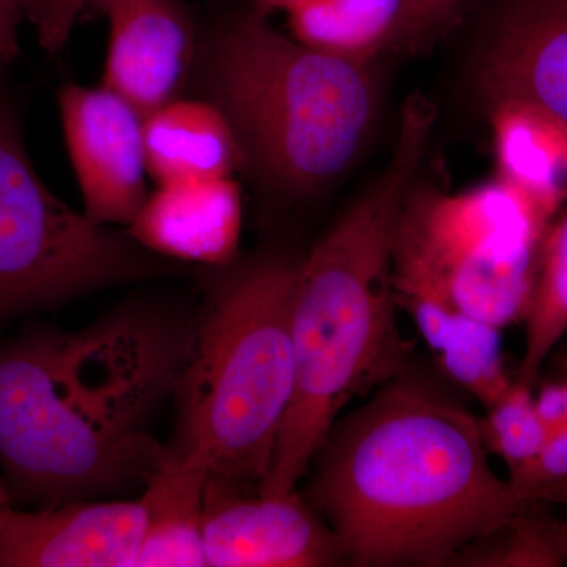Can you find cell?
<instances>
[{"instance_id":"9","label":"cell","mask_w":567,"mask_h":567,"mask_svg":"<svg viewBox=\"0 0 567 567\" xmlns=\"http://www.w3.org/2000/svg\"><path fill=\"white\" fill-rule=\"evenodd\" d=\"M246 486L208 477L204 548L210 567H319L344 561L327 522L297 492L246 494Z\"/></svg>"},{"instance_id":"11","label":"cell","mask_w":567,"mask_h":567,"mask_svg":"<svg viewBox=\"0 0 567 567\" xmlns=\"http://www.w3.org/2000/svg\"><path fill=\"white\" fill-rule=\"evenodd\" d=\"M147 527L145 499L87 502L0 518V567H136Z\"/></svg>"},{"instance_id":"23","label":"cell","mask_w":567,"mask_h":567,"mask_svg":"<svg viewBox=\"0 0 567 567\" xmlns=\"http://www.w3.org/2000/svg\"><path fill=\"white\" fill-rule=\"evenodd\" d=\"M89 3L91 0H29L28 21L35 28L40 47L50 54L62 51Z\"/></svg>"},{"instance_id":"6","label":"cell","mask_w":567,"mask_h":567,"mask_svg":"<svg viewBox=\"0 0 567 567\" xmlns=\"http://www.w3.org/2000/svg\"><path fill=\"white\" fill-rule=\"evenodd\" d=\"M547 224L499 178L462 193L413 181L394 227L398 308L434 352L462 316L499 330L524 319Z\"/></svg>"},{"instance_id":"13","label":"cell","mask_w":567,"mask_h":567,"mask_svg":"<svg viewBox=\"0 0 567 567\" xmlns=\"http://www.w3.org/2000/svg\"><path fill=\"white\" fill-rule=\"evenodd\" d=\"M241 226L244 196L229 175L156 185L125 230L164 259L216 268L237 259Z\"/></svg>"},{"instance_id":"25","label":"cell","mask_w":567,"mask_h":567,"mask_svg":"<svg viewBox=\"0 0 567 567\" xmlns=\"http://www.w3.org/2000/svg\"><path fill=\"white\" fill-rule=\"evenodd\" d=\"M28 9L29 0H0V74L20 58V29Z\"/></svg>"},{"instance_id":"20","label":"cell","mask_w":567,"mask_h":567,"mask_svg":"<svg viewBox=\"0 0 567 567\" xmlns=\"http://www.w3.org/2000/svg\"><path fill=\"white\" fill-rule=\"evenodd\" d=\"M480 431L487 453L502 457L509 470L535 456L550 434L537 416L532 388L518 382L487 409Z\"/></svg>"},{"instance_id":"14","label":"cell","mask_w":567,"mask_h":567,"mask_svg":"<svg viewBox=\"0 0 567 567\" xmlns=\"http://www.w3.org/2000/svg\"><path fill=\"white\" fill-rule=\"evenodd\" d=\"M144 147L155 185L229 177L244 167L229 122L199 96H177L144 115Z\"/></svg>"},{"instance_id":"8","label":"cell","mask_w":567,"mask_h":567,"mask_svg":"<svg viewBox=\"0 0 567 567\" xmlns=\"http://www.w3.org/2000/svg\"><path fill=\"white\" fill-rule=\"evenodd\" d=\"M58 106L82 212L126 229L148 196L144 114L103 84L62 85Z\"/></svg>"},{"instance_id":"27","label":"cell","mask_w":567,"mask_h":567,"mask_svg":"<svg viewBox=\"0 0 567 567\" xmlns=\"http://www.w3.org/2000/svg\"><path fill=\"white\" fill-rule=\"evenodd\" d=\"M249 2H251L254 10L268 17L274 11H286V13H289L290 10L297 9V7L308 2V0H249Z\"/></svg>"},{"instance_id":"29","label":"cell","mask_w":567,"mask_h":567,"mask_svg":"<svg viewBox=\"0 0 567 567\" xmlns=\"http://www.w3.org/2000/svg\"><path fill=\"white\" fill-rule=\"evenodd\" d=\"M550 499H554V502L563 503V505L567 506V483L565 486L559 487L558 491L550 496Z\"/></svg>"},{"instance_id":"16","label":"cell","mask_w":567,"mask_h":567,"mask_svg":"<svg viewBox=\"0 0 567 567\" xmlns=\"http://www.w3.org/2000/svg\"><path fill=\"white\" fill-rule=\"evenodd\" d=\"M290 35L334 58L369 65L380 52L404 47L409 0H308L289 13Z\"/></svg>"},{"instance_id":"17","label":"cell","mask_w":567,"mask_h":567,"mask_svg":"<svg viewBox=\"0 0 567 567\" xmlns=\"http://www.w3.org/2000/svg\"><path fill=\"white\" fill-rule=\"evenodd\" d=\"M208 473L166 458L144 488L147 527L136 567H205L204 517Z\"/></svg>"},{"instance_id":"3","label":"cell","mask_w":567,"mask_h":567,"mask_svg":"<svg viewBox=\"0 0 567 567\" xmlns=\"http://www.w3.org/2000/svg\"><path fill=\"white\" fill-rule=\"evenodd\" d=\"M435 118L434 104L421 93L406 100L385 171L301 257L292 311L293 395L259 486L262 496L292 494L339 413L404 371L410 347L395 319L394 227Z\"/></svg>"},{"instance_id":"26","label":"cell","mask_w":567,"mask_h":567,"mask_svg":"<svg viewBox=\"0 0 567 567\" xmlns=\"http://www.w3.org/2000/svg\"><path fill=\"white\" fill-rule=\"evenodd\" d=\"M537 416L548 432L558 431L567 425V382L544 386L535 398Z\"/></svg>"},{"instance_id":"10","label":"cell","mask_w":567,"mask_h":567,"mask_svg":"<svg viewBox=\"0 0 567 567\" xmlns=\"http://www.w3.org/2000/svg\"><path fill=\"white\" fill-rule=\"evenodd\" d=\"M110 28L104 87L142 114L183 95L196 59L199 28L183 0H91Z\"/></svg>"},{"instance_id":"5","label":"cell","mask_w":567,"mask_h":567,"mask_svg":"<svg viewBox=\"0 0 567 567\" xmlns=\"http://www.w3.org/2000/svg\"><path fill=\"white\" fill-rule=\"evenodd\" d=\"M301 257L268 251L205 268L167 458L259 488L293 395Z\"/></svg>"},{"instance_id":"21","label":"cell","mask_w":567,"mask_h":567,"mask_svg":"<svg viewBox=\"0 0 567 567\" xmlns=\"http://www.w3.org/2000/svg\"><path fill=\"white\" fill-rule=\"evenodd\" d=\"M529 506V505H528ZM528 506L507 527L513 535L487 558L494 566H561L567 558V524L527 516Z\"/></svg>"},{"instance_id":"15","label":"cell","mask_w":567,"mask_h":567,"mask_svg":"<svg viewBox=\"0 0 567 567\" xmlns=\"http://www.w3.org/2000/svg\"><path fill=\"white\" fill-rule=\"evenodd\" d=\"M492 104L499 181L550 219L567 200V125L520 100Z\"/></svg>"},{"instance_id":"22","label":"cell","mask_w":567,"mask_h":567,"mask_svg":"<svg viewBox=\"0 0 567 567\" xmlns=\"http://www.w3.org/2000/svg\"><path fill=\"white\" fill-rule=\"evenodd\" d=\"M509 483L525 502L550 499L567 483V425L550 432L535 456L509 470Z\"/></svg>"},{"instance_id":"1","label":"cell","mask_w":567,"mask_h":567,"mask_svg":"<svg viewBox=\"0 0 567 567\" xmlns=\"http://www.w3.org/2000/svg\"><path fill=\"white\" fill-rule=\"evenodd\" d=\"M196 309L136 298L81 330L0 344V466L11 503L51 507L147 487L167 458L152 434L174 399Z\"/></svg>"},{"instance_id":"7","label":"cell","mask_w":567,"mask_h":567,"mask_svg":"<svg viewBox=\"0 0 567 567\" xmlns=\"http://www.w3.org/2000/svg\"><path fill=\"white\" fill-rule=\"evenodd\" d=\"M181 271L51 192L25 147L20 107L0 84V319Z\"/></svg>"},{"instance_id":"2","label":"cell","mask_w":567,"mask_h":567,"mask_svg":"<svg viewBox=\"0 0 567 567\" xmlns=\"http://www.w3.org/2000/svg\"><path fill=\"white\" fill-rule=\"evenodd\" d=\"M487 456L472 413L398 377L336 421L305 499L344 561L443 566L505 532L529 505Z\"/></svg>"},{"instance_id":"12","label":"cell","mask_w":567,"mask_h":567,"mask_svg":"<svg viewBox=\"0 0 567 567\" xmlns=\"http://www.w3.org/2000/svg\"><path fill=\"white\" fill-rule=\"evenodd\" d=\"M492 103L520 100L567 125V0H513L481 55Z\"/></svg>"},{"instance_id":"24","label":"cell","mask_w":567,"mask_h":567,"mask_svg":"<svg viewBox=\"0 0 567 567\" xmlns=\"http://www.w3.org/2000/svg\"><path fill=\"white\" fill-rule=\"evenodd\" d=\"M410 22L404 47L416 51L442 37L454 24L465 0H409Z\"/></svg>"},{"instance_id":"18","label":"cell","mask_w":567,"mask_h":567,"mask_svg":"<svg viewBox=\"0 0 567 567\" xmlns=\"http://www.w3.org/2000/svg\"><path fill=\"white\" fill-rule=\"evenodd\" d=\"M525 320V350L517 382L532 388L548 354L567 331V207L547 227Z\"/></svg>"},{"instance_id":"28","label":"cell","mask_w":567,"mask_h":567,"mask_svg":"<svg viewBox=\"0 0 567 567\" xmlns=\"http://www.w3.org/2000/svg\"><path fill=\"white\" fill-rule=\"evenodd\" d=\"M11 507H13V503H11L9 488H7L2 476H0V518H2L3 514L11 509Z\"/></svg>"},{"instance_id":"4","label":"cell","mask_w":567,"mask_h":567,"mask_svg":"<svg viewBox=\"0 0 567 567\" xmlns=\"http://www.w3.org/2000/svg\"><path fill=\"white\" fill-rule=\"evenodd\" d=\"M188 87L229 122L241 171L286 199L341 177L375 122L368 65L284 35L252 7L199 29Z\"/></svg>"},{"instance_id":"19","label":"cell","mask_w":567,"mask_h":567,"mask_svg":"<svg viewBox=\"0 0 567 567\" xmlns=\"http://www.w3.org/2000/svg\"><path fill=\"white\" fill-rule=\"evenodd\" d=\"M499 328L462 316L439 353L440 365L486 409L505 395L511 382L503 363Z\"/></svg>"}]
</instances>
